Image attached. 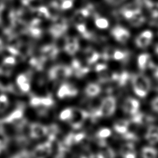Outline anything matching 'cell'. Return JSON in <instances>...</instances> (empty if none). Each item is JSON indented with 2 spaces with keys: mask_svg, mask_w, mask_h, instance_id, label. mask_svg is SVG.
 <instances>
[{
  "mask_svg": "<svg viewBox=\"0 0 158 158\" xmlns=\"http://www.w3.org/2000/svg\"><path fill=\"white\" fill-rule=\"evenodd\" d=\"M95 24L99 28L101 29H106L109 26V22L106 19L99 17H97L96 18Z\"/></svg>",
  "mask_w": 158,
  "mask_h": 158,
  "instance_id": "4dcf8cb0",
  "label": "cell"
},
{
  "mask_svg": "<svg viewBox=\"0 0 158 158\" xmlns=\"http://www.w3.org/2000/svg\"><path fill=\"white\" fill-rule=\"evenodd\" d=\"M145 137L148 142L151 144L158 143V134L147 133Z\"/></svg>",
  "mask_w": 158,
  "mask_h": 158,
  "instance_id": "8d00e7d4",
  "label": "cell"
},
{
  "mask_svg": "<svg viewBox=\"0 0 158 158\" xmlns=\"http://www.w3.org/2000/svg\"><path fill=\"white\" fill-rule=\"evenodd\" d=\"M151 107L152 109L158 112V97L155 98L151 102Z\"/></svg>",
  "mask_w": 158,
  "mask_h": 158,
  "instance_id": "7bdbcfd3",
  "label": "cell"
},
{
  "mask_svg": "<svg viewBox=\"0 0 158 158\" xmlns=\"http://www.w3.org/2000/svg\"><path fill=\"white\" fill-rule=\"evenodd\" d=\"M4 8V4L2 1V0H0V12H1V10L3 9Z\"/></svg>",
  "mask_w": 158,
  "mask_h": 158,
  "instance_id": "f6af8a7d",
  "label": "cell"
},
{
  "mask_svg": "<svg viewBox=\"0 0 158 158\" xmlns=\"http://www.w3.org/2000/svg\"><path fill=\"white\" fill-rule=\"evenodd\" d=\"M115 50V49H114L110 47L106 48L102 54V59L104 60H109L110 59H112L113 54Z\"/></svg>",
  "mask_w": 158,
  "mask_h": 158,
  "instance_id": "e575fe53",
  "label": "cell"
},
{
  "mask_svg": "<svg viewBox=\"0 0 158 158\" xmlns=\"http://www.w3.org/2000/svg\"><path fill=\"white\" fill-rule=\"evenodd\" d=\"M131 82L135 94L139 97L144 98L151 87L149 79L143 74H135L131 76Z\"/></svg>",
  "mask_w": 158,
  "mask_h": 158,
  "instance_id": "6da1fadb",
  "label": "cell"
},
{
  "mask_svg": "<svg viewBox=\"0 0 158 158\" xmlns=\"http://www.w3.org/2000/svg\"><path fill=\"white\" fill-rule=\"evenodd\" d=\"M111 135V130L108 128H102L100 129L96 133L98 139H104Z\"/></svg>",
  "mask_w": 158,
  "mask_h": 158,
  "instance_id": "f546056e",
  "label": "cell"
},
{
  "mask_svg": "<svg viewBox=\"0 0 158 158\" xmlns=\"http://www.w3.org/2000/svg\"><path fill=\"white\" fill-rule=\"evenodd\" d=\"M84 54L88 64H94L100 57V54L97 52L94 49L89 47L85 49Z\"/></svg>",
  "mask_w": 158,
  "mask_h": 158,
  "instance_id": "2e32d148",
  "label": "cell"
},
{
  "mask_svg": "<svg viewBox=\"0 0 158 158\" xmlns=\"http://www.w3.org/2000/svg\"><path fill=\"white\" fill-rule=\"evenodd\" d=\"M59 131V128L57 125L52 124L47 127V135L48 136V141L53 142L56 138V135Z\"/></svg>",
  "mask_w": 158,
  "mask_h": 158,
  "instance_id": "7402d4cb",
  "label": "cell"
},
{
  "mask_svg": "<svg viewBox=\"0 0 158 158\" xmlns=\"http://www.w3.org/2000/svg\"><path fill=\"white\" fill-rule=\"evenodd\" d=\"M101 92V87L96 83H89L85 88V93L89 97H94Z\"/></svg>",
  "mask_w": 158,
  "mask_h": 158,
  "instance_id": "ffe728a7",
  "label": "cell"
},
{
  "mask_svg": "<svg viewBox=\"0 0 158 158\" xmlns=\"http://www.w3.org/2000/svg\"><path fill=\"white\" fill-rule=\"evenodd\" d=\"M77 89L69 83H64L59 88L57 91V96L60 99L73 97L77 94Z\"/></svg>",
  "mask_w": 158,
  "mask_h": 158,
  "instance_id": "ba28073f",
  "label": "cell"
},
{
  "mask_svg": "<svg viewBox=\"0 0 158 158\" xmlns=\"http://www.w3.org/2000/svg\"><path fill=\"white\" fill-rule=\"evenodd\" d=\"M71 67L73 70V73L78 77H81L86 75L89 71V69L86 67H83L81 65L80 62L77 59H73L72 62Z\"/></svg>",
  "mask_w": 158,
  "mask_h": 158,
  "instance_id": "5bb4252c",
  "label": "cell"
},
{
  "mask_svg": "<svg viewBox=\"0 0 158 158\" xmlns=\"http://www.w3.org/2000/svg\"><path fill=\"white\" fill-rule=\"evenodd\" d=\"M30 104L35 107H39L41 106V97L33 96L30 99Z\"/></svg>",
  "mask_w": 158,
  "mask_h": 158,
  "instance_id": "74e56055",
  "label": "cell"
},
{
  "mask_svg": "<svg viewBox=\"0 0 158 158\" xmlns=\"http://www.w3.org/2000/svg\"><path fill=\"white\" fill-rule=\"evenodd\" d=\"M129 123V121L127 120H118L114 123V129L117 133L123 135L128 131Z\"/></svg>",
  "mask_w": 158,
  "mask_h": 158,
  "instance_id": "d6986e66",
  "label": "cell"
},
{
  "mask_svg": "<svg viewBox=\"0 0 158 158\" xmlns=\"http://www.w3.org/2000/svg\"><path fill=\"white\" fill-rule=\"evenodd\" d=\"M35 14L36 18L40 20L43 19H48L50 17L48 9L44 7H40L38 8L35 11Z\"/></svg>",
  "mask_w": 158,
  "mask_h": 158,
  "instance_id": "d4e9b609",
  "label": "cell"
},
{
  "mask_svg": "<svg viewBox=\"0 0 158 158\" xmlns=\"http://www.w3.org/2000/svg\"><path fill=\"white\" fill-rule=\"evenodd\" d=\"M139 102L137 99L132 98H128L123 104V110L125 113L131 115L138 112Z\"/></svg>",
  "mask_w": 158,
  "mask_h": 158,
  "instance_id": "8fae6325",
  "label": "cell"
},
{
  "mask_svg": "<svg viewBox=\"0 0 158 158\" xmlns=\"http://www.w3.org/2000/svg\"><path fill=\"white\" fill-rule=\"evenodd\" d=\"M1 151H2V149H1V148H0V153H1Z\"/></svg>",
  "mask_w": 158,
  "mask_h": 158,
  "instance_id": "c3c4849f",
  "label": "cell"
},
{
  "mask_svg": "<svg viewBox=\"0 0 158 158\" xmlns=\"http://www.w3.org/2000/svg\"><path fill=\"white\" fill-rule=\"evenodd\" d=\"M111 34L115 40L122 43H126L130 36L129 31L120 26L114 28L111 31Z\"/></svg>",
  "mask_w": 158,
  "mask_h": 158,
  "instance_id": "9c48e42d",
  "label": "cell"
},
{
  "mask_svg": "<svg viewBox=\"0 0 158 158\" xmlns=\"http://www.w3.org/2000/svg\"><path fill=\"white\" fill-rule=\"evenodd\" d=\"M72 108L64 109L59 114V119L61 120H69L72 116Z\"/></svg>",
  "mask_w": 158,
  "mask_h": 158,
  "instance_id": "1f68e13d",
  "label": "cell"
},
{
  "mask_svg": "<svg viewBox=\"0 0 158 158\" xmlns=\"http://www.w3.org/2000/svg\"><path fill=\"white\" fill-rule=\"evenodd\" d=\"M130 78V76L129 73L127 72H122L120 73H116L115 81L117 83V84L120 86H125L129 78Z\"/></svg>",
  "mask_w": 158,
  "mask_h": 158,
  "instance_id": "603a6c76",
  "label": "cell"
},
{
  "mask_svg": "<svg viewBox=\"0 0 158 158\" xmlns=\"http://www.w3.org/2000/svg\"><path fill=\"white\" fill-rule=\"evenodd\" d=\"M149 11L154 17H158V3H152L147 2Z\"/></svg>",
  "mask_w": 158,
  "mask_h": 158,
  "instance_id": "836d02e7",
  "label": "cell"
},
{
  "mask_svg": "<svg viewBox=\"0 0 158 158\" xmlns=\"http://www.w3.org/2000/svg\"><path fill=\"white\" fill-rule=\"evenodd\" d=\"M52 150V142L48 141L43 144H38L31 152V156L37 158L48 156Z\"/></svg>",
  "mask_w": 158,
  "mask_h": 158,
  "instance_id": "8992f818",
  "label": "cell"
},
{
  "mask_svg": "<svg viewBox=\"0 0 158 158\" xmlns=\"http://www.w3.org/2000/svg\"><path fill=\"white\" fill-rule=\"evenodd\" d=\"M41 106L40 107L42 106L44 107H48L54 104V100L51 96L42 97L41 98Z\"/></svg>",
  "mask_w": 158,
  "mask_h": 158,
  "instance_id": "d590c367",
  "label": "cell"
},
{
  "mask_svg": "<svg viewBox=\"0 0 158 158\" xmlns=\"http://www.w3.org/2000/svg\"><path fill=\"white\" fill-rule=\"evenodd\" d=\"M9 106V99L6 94H0V113L6 110Z\"/></svg>",
  "mask_w": 158,
  "mask_h": 158,
  "instance_id": "4316f807",
  "label": "cell"
},
{
  "mask_svg": "<svg viewBox=\"0 0 158 158\" xmlns=\"http://www.w3.org/2000/svg\"><path fill=\"white\" fill-rule=\"evenodd\" d=\"M138 65L140 70H144L147 68H152L154 65L151 60L149 54L147 53L142 54L138 57Z\"/></svg>",
  "mask_w": 158,
  "mask_h": 158,
  "instance_id": "9a60e30c",
  "label": "cell"
},
{
  "mask_svg": "<svg viewBox=\"0 0 158 158\" xmlns=\"http://www.w3.org/2000/svg\"><path fill=\"white\" fill-rule=\"evenodd\" d=\"M109 4H114V5H117L118 4L121 2H122L123 1H124L125 0H106Z\"/></svg>",
  "mask_w": 158,
  "mask_h": 158,
  "instance_id": "ee69618b",
  "label": "cell"
},
{
  "mask_svg": "<svg viewBox=\"0 0 158 158\" xmlns=\"http://www.w3.org/2000/svg\"><path fill=\"white\" fill-rule=\"evenodd\" d=\"M116 107V101L114 97L109 96L104 98L99 108L102 117H109L112 115Z\"/></svg>",
  "mask_w": 158,
  "mask_h": 158,
  "instance_id": "277c9868",
  "label": "cell"
},
{
  "mask_svg": "<svg viewBox=\"0 0 158 158\" xmlns=\"http://www.w3.org/2000/svg\"><path fill=\"white\" fill-rule=\"evenodd\" d=\"M156 53L158 54V44H157V46H156Z\"/></svg>",
  "mask_w": 158,
  "mask_h": 158,
  "instance_id": "7dc6e473",
  "label": "cell"
},
{
  "mask_svg": "<svg viewBox=\"0 0 158 158\" xmlns=\"http://www.w3.org/2000/svg\"><path fill=\"white\" fill-rule=\"evenodd\" d=\"M152 36L153 34L151 31H144L139 34L136 38V44L140 48H146L150 44Z\"/></svg>",
  "mask_w": 158,
  "mask_h": 158,
  "instance_id": "7c38bea8",
  "label": "cell"
},
{
  "mask_svg": "<svg viewBox=\"0 0 158 158\" xmlns=\"http://www.w3.org/2000/svg\"><path fill=\"white\" fill-rule=\"evenodd\" d=\"M128 20L130 21V23L132 25L135 27H139L144 23L145 19L140 10L138 9L134 12L132 16Z\"/></svg>",
  "mask_w": 158,
  "mask_h": 158,
  "instance_id": "ac0fdd59",
  "label": "cell"
},
{
  "mask_svg": "<svg viewBox=\"0 0 158 158\" xmlns=\"http://www.w3.org/2000/svg\"><path fill=\"white\" fill-rule=\"evenodd\" d=\"M68 25L66 20L62 17H58L54 20V23L49 28V32L54 38H59L67 31Z\"/></svg>",
  "mask_w": 158,
  "mask_h": 158,
  "instance_id": "5b68a950",
  "label": "cell"
},
{
  "mask_svg": "<svg viewBox=\"0 0 158 158\" xmlns=\"http://www.w3.org/2000/svg\"><path fill=\"white\" fill-rule=\"evenodd\" d=\"M47 135V127L38 123H33L30 125V136L31 138L38 139Z\"/></svg>",
  "mask_w": 158,
  "mask_h": 158,
  "instance_id": "30bf717a",
  "label": "cell"
},
{
  "mask_svg": "<svg viewBox=\"0 0 158 158\" xmlns=\"http://www.w3.org/2000/svg\"><path fill=\"white\" fill-rule=\"evenodd\" d=\"M30 72L21 73L19 75L16 79V83L20 91L23 93H28L30 89Z\"/></svg>",
  "mask_w": 158,
  "mask_h": 158,
  "instance_id": "52a82bcc",
  "label": "cell"
},
{
  "mask_svg": "<svg viewBox=\"0 0 158 158\" xmlns=\"http://www.w3.org/2000/svg\"><path fill=\"white\" fill-rule=\"evenodd\" d=\"M72 73L73 70L71 66L57 65L50 69L48 72V76L51 80H62L69 77Z\"/></svg>",
  "mask_w": 158,
  "mask_h": 158,
  "instance_id": "7a4b0ae2",
  "label": "cell"
},
{
  "mask_svg": "<svg viewBox=\"0 0 158 158\" xmlns=\"http://www.w3.org/2000/svg\"><path fill=\"white\" fill-rule=\"evenodd\" d=\"M122 156L126 158H133L136 156L135 146L131 143L124 144L120 149Z\"/></svg>",
  "mask_w": 158,
  "mask_h": 158,
  "instance_id": "e0dca14e",
  "label": "cell"
},
{
  "mask_svg": "<svg viewBox=\"0 0 158 158\" xmlns=\"http://www.w3.org/2000/svg\"><path fill=\"white\" fill-rule=\"evenodd\" d=\"M9 142V138L0 130V148L4 149L7 148V146Z\"/></svg>",
  "mask_w": 158,
  "mask_h": 158,
  "instance_id": "d6a6232c",
  "label": "cell"
},
{
  "mask_svg": "<svg viewBox=\"0 0 158 158\" xmlns=\"http://www.w3.org/2000/svg\"><path fill=\"white\" fill-rule=\"evenodd\" d=\"M96 156L101 158L114 157L115 156V153L111 148L106 145L101 147V150Z\"/></svg>",
  "mask_w": 158,
  "mask_h": 158,
  "instance_id": "44dd1931",
  "label": "cell"
},
{
  "mask_svg": "<svg viewBox=\"0 0 158 158\" xmlns=\"http://www.w3.org/2000/svg\"><path fill=\"white\" fill-rule=\"evenodd\" d=\"M88 118H89V112L80 109H73L72 116L68 121L73 129H79Z\"/></svg>",
  "mask_w": 158,
  "mask_h": 158,
  "instance_id": "3957f363",
  "label": "cell"
},
{
  "mask_svg": "<svg viewBox=\"0 0 158 158\" xmlns=\"http://www.w3.org/2000/svg\"><path fill=\"white\" fill-rule=\"evenodd\" d=\"M79 49V43L65 44L64 50L69 55L75 54Z\"/></svg>",
  "mask_w": 158,
  "mask_h": 158,
  "instance_id": "484cf974",
  "label": "cell"
},
{
  "mask_svg": "<svg viewBox=\"0 0 158 158\" xmlns=\"http://www.w3.org/2000/svg\"><path fill=\"white\" fill-rule=\"evenodd\" d=\"M31 0H22V2L24 3V4H27Z\"/></svg>",
  "mask_w": 158,
  "mask_h": 158,
  "instance_id": "bcb514c9",
  "label": "cell"
},
{
  "mask_svg": "<svg viewBox=\"0 0 158 158\" xmlns=\"http://www.w3.org/2000/svg\"><path fill=\"white\" fill-rule=\"evenodd\" d=\"M72 0H63L60 7L62 9H67L72 6Z\"/></svg>",
  "mask_w": 158,
  "mask_h": 158,
  "instance_id": "ab89813d",
  "label": "cell"
},
{
  "mask_svg": "<svg viewBox=\"0 0 158 158\" xmlns=\"http://www.w3.org/2000/svg\"><path fill=\"white\" fill-rule=\"evenodd\" d=\"M128 56V53L127 51L115 49L114 52L112 59L116 60H125L127 59Z\"/></svg>",
  "mask_w": 158,
  "mask_h": 158,
  "instance_id": "f1b7e54d",
  "label": "cell"
},
{
  "mask_svg": "<svg viewBox=\"0 0 158 158\" xmlns=\"http://www.w3.org/2000/svg\"><path fill=\"white\" fill-rule=\"evenodd\" d=\"M122 136L124 139H128V140H135L137 138L136 135L134 133L128 132V131H127L125 134L122 135Z\"/></svg>",
  "mask_w": 158,
  "mask_h": 158,
  "instance_id": "60d3db41",
  "label": "cell"
},
{
  "mask_svg": "<svg viewBox=\"0 0 158 158\" xmlns=\"http://www.w3.org/2000/svg\"><path fill=\"white\" fill-rule=\"evenodd\" d=\"M59 49L54 44H48L41 48V56L46 59H54L59 54Z\"/></svg>",
  "mask_w": 158,
  "mask_h": 158,
  "instance_id": "4fadbf2b",
  "label": "cell"
},
{
  "mask_svg": "<svg viewBox=\"0 0 158 158\" xmlns=\"http://www.w3.org/2000/svg\"><path fill=\"white\" fill-rule=\"evenodd\" d=\"M107 69V65L105 64H98L95 67V70L98 72H102Z\"/></svg>",
  "mask_w": 158,
  "mask_h": 158,
  "instance_id": "b9f144b4",
  "label": "cell"
},
{
  "mask_svg": "<svg viewBox=\"0 0 158 158\" xmlns=\"http://www.w3.org/2000/svg\"><path fill=\"white\" fill-rule=\"evenodd\" d=\"M85 138L86 135L84 133H78L77 134L74 133V141L75 144L83 141Z\"/></svg>",
  "mask_w": 158,
  "mask_h": 158,
  "instance_id": "f35d334b",
  "label": "cell"
},
{
  "mask_svg": "<svg viewBox=\"0 0 158 158\" xmlns=\"http://www.w3.org/2000/svg\"><path fill=\"white\" fill-rule=\"evenodd\" d=\"M76 27L77 30L81 34V35L87 39H90L91 37V33L87 30L85 25L83 23H80L76 24Z\"/></svg>",
  "mask_w": 158,
  "mask_h": 158,
  "instance_id": "83f0119b",
  "label": "cell"
},
{
  "mask_svg": "<svg viewBox=\"0 0 158 158\" xmlns=\"http://www.w3.org/2000/svg\"><path fill=\"white\" fill-rule=\"evenodd\" d=\"M157 154V151L151 147H144L141 151V156L144 158H153L156 157Z\"/></svg>",
  "mask_w": 158,
  "mask_h": 158,
  "instance_id": "cb8c5ba5",
  "label": "cell"
}]
</instances>
